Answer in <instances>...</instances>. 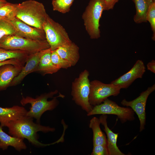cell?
Here are the masks:
<instances>
[{
    "label": "cell",
    "instance_id": "1",
    "mask_svg": "<svg viewBox=\"0 0 155 155\" xmlns=\"http://www.w3.org/2000/svg\"><path fill=\"white\" fill-rule=\"evenodd\" d=\"M6 127L8 128V133L14 137L27 139L33 145L38 147L51 145L44 144L38 140L37 132L46 133L53 132L54 128L42 126L33 121V118L26 116L20 119L10 121Z\"/></svg>",
    "mask_w": 155,
    "mask_h": 155
},
{
    "label": "cell",
    "instance_id": "2",
    "mask_svg": "<svg viewBox=\"0 0 155 155\" xmlns=\"http://www.w3.org/2000/svg\"><path fill=\"white\" fill-rule=\"evenodd\" d=\"M48 14L43 4L34 0H28L18 4L16 18L28 25L40 29Z\"/></svg>",
    "mask_w": 155,
    "mask_h": 155
},
{
    "label": "cell",
    "instance_id": "3",
    "mask_svg": "<svg viewBox=\"0 0 155 155\" xmlns=\"http://www.w3.org/2000/svg\"><path fill=\"white\" fill-rule=\"evenodd\" d=\"M58 92L57 90L51 92L43 94L35 98L27 96H23L20 101V103L23 106L28 104H31L30 110L27 111L26 116L36 119L37 122L40 123V119L42 114L47 111H52L58 104L57 98L63 97L60 94L58 96L54 97L51 100L48 101L49 98H51Z\"/></svg>",
    "mask_w": 155,
    "mask_h": 155
},
{
    "label": "cell",
    "instance_id": "4",
    "mask_svg": "<svg viewBox=\"0 0 155 155\" xmlns=\"http://www.w3.org/2000/svg\"><path fill=\"white\" fill-rule=\"evenodd\" d=\"M105 10L104 0H90L82 15L85 29L92 39H98L100 36L99 22Z\"/></svg>",
    "mask_w": 155,
    "mask_h": 155
},
{
    "label": "cell",
    "instance_id": "5",
    "mask_svg": "<svg viewBox=\"0 0 155 155\" xmlns=\"http://www.w3.org/2000/svg\"><path fill=\"white\" fill-rule=\"evenodd\" d=\"M0 48L9 50L22 51L30 55L50 47L46 40H35L12 35L0 41Z\"/></svg>",
    "mask_w": 155,
    "mask_h": 155
},
{
    "label": "cell",
    "instance_id": "6",
    "mask_svg": "<svg viewBox=\"0 0 155 155\" xmlns=\"http://www.w3.org/2000/svg\"><path fill=\"white\" fill-rule=\"evenodd\" d=\"M89 75V72L86 69L81 73L78 78L72 83L71 91L73 100L88 113L93 107L89 101L90 91Z\"/></svg>",
    "mask_w": 155,
    "mask_h": 155
},
{
    "label": "cell",
    "instance_id": "7",
    "mask_svg": "<svg viewBox=\"0 0 155 155\" xmlns=\"http://www.w3.org/2000/svg\"><path fill=\"white\" fill-rule=\"evenodd\" d=\"M42 29L52 51L72 42L63 27L48 15L43 24Z\"/></svg>",
    "mask_w": 155,
    "mask_h": 155
},
{
    "label": "cell",
    "instance_id": "8",
    "mask_svg": "<svg viewBox=\"0 0 155 155\" xmlns=\"http://www.w3.org/2000/svg\"><path fill=\"white\" fill-rule=\"evenodd\" d=\"M98 114L116 115L122 123L135 119V112L131 108L120 106L115 102L108 98L103 103L94 106L87 115L90 116Z\"/></svg>",
    "mask_w": 155,
    "mask_h": 155
},
{
    "label": "cell",
    "instance_id": "9",
    "mask_svg": "<svg viewBox=\"0 0 155 155\" xmlns=\"http://www.w3.org/2000/svg\"><path fill=\"white\" fill-rule=\"evenodd\" d=\"M121 89L112 84H106L97 80L90 82L89 101L92 106L99 104L111 96H116Z\"/></svg>",
    "mask_w": 155,
    "mask_h": 155
},
{
    "label": "cell",
    "instance_id": "10",
    "mask_svg": "<svg viewBox=\"0 0 155 155\" xmlns=\"http://www.w3.org/2000/svg\"><path fill=\"white\" fill-rule=\"evenodd\" d=\"M155 90V84L148 87L142 92L135 99L130 101L123 99L121 104L124 106L131 108L137 115L140 122V131L141 132L145 128L146 121V106L149 95Z\"/></svg>",
    "mask_w": 155,
    "mask_h": 155
},
{
    "label": "cell",
    "instance_id": "11",
    "mask_svg": "<svg viewBox=\"0 0 155 155\" xmlns=\"http://www.w3.org/2000/svg\"><path fill=\"white\" fill-rule=\"evenodd\" d=\"M146 71V67L141 60H137L131 69L111 83L120 89L128 88L137 78H141Z\"/></svg>",
    "mask_w": 155,
    "mask_h": 155
},
{
    "label": "cell",
    "instance_id": "12",
    "mask_svg": "<svg viewBox=\"0 0 155 155\" xmlns=\"http://www.w3.org/2000/svg\"><path fill=\"white\" fill-rule=\"evenodd\" d=\"M10 22L15 29V35L35 40H46L43 29L31 26L16 18Z\"/></svg>",
    "mask_w": 155,
    "mask_h": 155
},
{
    "label": "cell",
    "instance_id": "13",
    "mask_svg": "<svg viewBox=\"0 0 155 155\" xmlns=\"http://www.w3.org/2000/svg\"><path fill=\"white\" fill-rule=\"evenodd\" d=\"M45 49L28 55L26 61V64L18 75L13 79L10 86L19 84L28 75L36 71L40 58Z\"/></svg>",
    "mask_w": 155,
    "mask_h": 155
},
{
    "label": "cell",
    "instance_id": "14",
    "mask_svg": "<svg viewBox=\"0 0 155 155\" xmlns=\"http://www.w3.org/2000/svg\"><path fill=\"white\" fill-rule=\"evenodd\" d=\"M24 66L7 64L0 67V92L10 86L13 79L18 75Z\"/></svg>",
    "mask_w": 155,
    "mask_h": 155
},
{
    "label": "cell",
    "instance_id": "15",
    "mask_svg": "<svg viewBox=\"0 0 155 155\" xmlns=\"http://www.w3.org/2000/svg\"><path fill=\"white\" fill-rule=\"evenodd\" d=\"M27 111L23 107L18 105L9 108L0 107V126L6 127L10 121L26 116Z\"/></svg>",
    "mask_w": 155,
    "mask_h": 155
},
{
    "label": "cell",
    "instance_id": "16",
    "mask_svg": "<svg viewBox=\"0 0 155 155\" xmlns=\"http://www.w3.org/2000/svg\"><path fill=\"white\" fill-rule=\"evenodd\" d=\"M106 115H102L99 119L101 123L104 127V130L106 133L107 137V147L109 155H124L117 145V141L118 133H114L108 127Z\"/></svg>",
    "mask_w": 155,
    "mask_h": 155
},
{
    "label": "cell",
    "instance_id": "17",
    "mask_svg": "<svg viewBox=\"0 0 155 155\" xmlns=\"http://www.w3.org/2000/svg\"><path fill=\"white\" fill-rule=\"evenodd\" d=\"M79 49L78 46L71 42L59 47L55 51L61 57L68 62L71 66H74L80 58Z\"/></svg>",
    "mask_w": 155,
    "mask_h": 155
},
{
    "label": "cell",
    "instance_id": "18",
    "mask_svg": "<svg viewBox=\"0 0 155 155\" xmlns=\"http://www.w3.org/2000/svg\"><path fill=\"white\" fill-rule=\"evenodd\" d=\"M24 140L8 135L3 131L2 127L0 125V148L3 150L7 149L9 146L13 147L19 152L26 149L27 146Z\"/></svg>",
    "mask_w": 155,
    "mask_h": 155
},
{
    "label": "cell",
    "instance_id": "19",
    "mask_svg": "<svg viewBox=\"0 0 155 155\" xmlns=\"http://www.w3.org/2000/svg\"><path fill=\"white\" fill-rule=\"evenodd\" d=\"M51 50L50 48L46 49L41 56L36 71L43 75L52 74L58 71L60 69L52 63L51 59Z\"/></svg>",
    "mask_w": 155,
    "mask_h": 155
},
{
    "label": "cell",
    "instance_id": "20",
    "mask_svg": "<svg viewBox=\"0 0 155 155\" xmlns=\"http://www.w3.org/2000/svg\"><path fill=\"white\" fill-rule=\"evenodd\" d=\"M136 9V14L133 17L134 22L140 24L147 22L146 16L151 5L154 2L153 0H132Z\"/></svg>",
    "mask_w": 155,
    "mask_h": 155
},
{
    "label": "cell",
    "instance_id": "21",
    "mask_svg": "<svg viewBox=\"0 0 155 155\" xmlns=\"http://www.w3.org/2000/svg\"><path fill=\"white\" fill-rule=\"evenodd\" d=\"M100 123L99 119L94 117L90 121L89 127L93 132V146L104 145L107 146V140L100 127Z\"/></svg>",
    "mask_w": 155,
    "mask_h": 155
},
{
    "label": "cell",
    "instance_id": "22",
    "mask_svg": "<svg viewBox=\"0 0 155 155\" xmlns=\"http://www.w3.org/2000/svg\"><path fill=\"white\" fill-rule=\"evenodd\" d=\"M29 55L22 51L9 50L0 48V62L13 58L26 61Z\"/></svg>",
    "mask_w": 155,
    "mask_h": 155
},
{
    "label": "cell",
    "instance_id": "23",
    "mask_svg": "<svg viewBox=\"0 0 155 155\" xmlns=\"http://www.w3.org/2000/svg\"><path fill=\"white\" fill-rule=\"evenodd\" d=\"M17 3L7 2L0 7V17L9 21L16 18Z\"/></svg>",
    "mask_w": 155,
    "mask_h": 155
},
{
    "label": "cell",
    "instance_id": "24",
    "mask_svg": "<svg viewBox=\"0 0 155 155\" xmlns=\"http://www.w3.org/2000/svg\"><path fill=\"white\" fill-rule=\"evenodd\" d=\"M16 33L15 29L10 21L0 19V41L7 36L15 35Z\"/></svg>",
    "mask_w": 155,
    "mask_h": 155
},
{
    "label": "cell",
    "instance_id": "25",
    "mask_svg": "<svg viewBox=\"0 0 155 155\" xmlns=\"http://www.w3.org/2000/svg\"><path fill=\"white\" fill-rule=\"evenodd\" d=\"M74 0H53L52 4L54 11L63 13L68 12Z\"/></svg>",
    "mask_w": 155,
    "mask_h": 155
},
{
    "label": "cell",
    "instance_id": "26",
    "mask_svg": "<svg viewBox=\"0 0 155 155\" xmlns=\"http://www.w3.org/2000/svg\"><path fill=\"white\" fill-rule=\"evenodd\" d=\"M51 59L53 64L60 69H66L72 66L68 62L61 57L55 50L52 51Z\"/></svg>",
    "mask_w": 155,
    "mask_h": 155
},
{
    "label": "cell",
    "instance_id": "27",
    "mask_svg": "<svg viewBox=\"0 0 155 155\" xmlns=\"http://www.w3.org/2000/svg\"><path fill=\"white\" fill-rule=\"evenodd\" d=\"M146 19L150 24L151 30L153 32L152 39L155 40V2H153L147 12Z\"/></svg>",
    "mask_w": 155,
    "mask_h": 155
},
{
    "label": "cell",
    "instance_id": "28",
    "mask_svg": "<svg viewBox=\"0 0 155 155\" xmlns=\"http://www.w3.org/2000/svg\"><path fill=\"white\" fill-rule=\"evenodd\" d=\"M92 155H109L107 146L98 145L93 146Z\"/></svg>",
    "mask_w": 155,
    "mask_h": 155
},
{
    "label": "cell",
    "instance_id": "29",
    "mask_svg": "<svg viewBox=\"0 0 155 155\" xmlns=\"http://www.w3.org/2000/svg\"><path fill=\"white\" fill-rule=\"evenodd\" d=\"M26 61L18 59L13 58L0 62V67L7 64H11L18 66H24Z\"/></svg>",
    "mask_w": 155,
    "mask_h": 155
},
{
    "label": "cell",
    "instance_id": "30",
    "mask_svg": "<svg viewBox=\"0 0 155 155\" xmlns=\"http://www.w3.org/2000/svg\"><path fill=\"white\" fill-rule=\"evenodd\" d=\"M105 5V10L113 9L119 0H104Z\"/></svg>",
    "mask_w": 155,
    "mask_h": 155
},
{
    "label": "cell",
    "instance_id": "31",
    "mask_svg": "<svg viewBox=\"0 0 155 155\" xmlns=\"http://www.w3.org/2000/svg\"><path fill=\"white\" fill-rule=\"evenodd\" d=\"M148 70L153 73H155V61L152 60L149 62L147 65Z\"/></svg>",
    "mask_w": 155,
    "mask_h": 155
},
{
    "label": "cell",
    "instance_id": "32",
    "mask_svg": "<svg viewBox=\"0 0 155 155\" xmlns=\"http://www.w3.org/2000/svg\"><path fill=\"white\" fill-rule=\"evenodd\" d=\"M7 2L6 0H0V6H1Z\"/></svg>",
    "mask_w": 155,
    "mask_h": 155
},
{
    "label": "cell",
    "instance_id": "33",
    "mask_svg": "<svg viewBox=\"0 0 155 155\" xmlns=\"http://www.w3.org/2000/svg\"><path fill=\"white\" fill-rule=\"evenodd\" d=\"M153 1L154 2H155V0H153Z\"/></svg>",
    "mask_w": 155,
    "mask_h": 155
},
{
    "label": "cell",
    "instance_id": "34",
    "mask_svg": "<svg viewBox=\"0 0 155 155\" xmlns=\"http://www.w3.org/2000/svg\"><path fill=\"white\" fill-rule=\"evenodd\" d=\"M2 19V18H1V17H0V19Z\"/></svg>",
    "mask_w": 155,
    "mask_h": 155
},
{
    "label": "cell",
    "instance_id": "35",
    "mask_svg": "<svg viewBox=\"0 0 155 155\" xmlns=\"http://www.w3.org/2000/svg\"><path fill=\"white\" fill-rule=\"evenodd\" d=\"M1 6H0V7Z\"/></svg>",
    "mask_w": 155,
    "mask_h": 155
}]
</instances>
